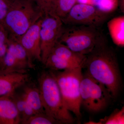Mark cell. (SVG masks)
I'll return each instance as SVG.
<instances>
[{
    "label": "cell",
    "mask_w": 124,
    "mask_h": 124,
    "mask_svg": "<svg viewBox=\"0 0 124 124\" xmlns=\"http://www.w3.org/2000/svg\"><path fill=\"white\" fill-rule=\"evenodd\" d=\"M83 68L106 86L113 98L117 97L122 89V78L115 52L105 38L86 54Z\"/></svg>",
    "instance_id": "6da1fadb"
},
{
    "label": "cell",
    "mask_w": 124,
    "mask_h": 124,
    "mask_svg": "<svg viewBox=\"0 0 124 124\" xmlns=\"http://www.w3.org/2000/svg\"><path fill=\"white\" fill-rule=\"evenodd\" d=\"M39 90L45 112L61 124H71L75 120L64 106L59 87L51 72H44L39 79Z\"/></svg>",
    "instance_id": "7a4b0ae2"
},
{
    "label": "cell",
    "mask_w": 124,
    "mask_h": 124,
    "mask_svg": "<svg viewBox=\"0 0 124 124\" xmlns=\"http://www.w3.org/2000/svg\"><path fill=\"white\" fill-rule=\"evenodd\" d=\"M43 17L31 0H14L2 23L9 37L22 35Z\"/></svg>",
    "instance_id": "3957f363"
},
{
    "label": "cell",
    "mask_w": 124,
    "mask_h": 124,
    "mask_svg": "<svg viewBox=\"0 0 124 124\" xmlns=\"http://www.w3.org/2000/svg\"><path fill=\"white\" fill-rule=\"evenodd\" d=\"M83 67L60 70H51L59 87L64 106L78 119L81 116V82L83 73Z\"/></svg>",
    "instance_id": "277c9868"
},
{
    "label": "cell",
    "mask_w": 124,
    "mask_h": 124,
    "mask_svg": "<svg viewBox=\"0 0 124 124\" xmlns=\"http://www.w3.org/2000/svg\"><path fill=\"white\" fill-rule=\"evenodd\" d=\"M63 27L59 42L72 51L86 55L104 39L99 28L85 25Z\"/></svg>",
    "instance_id": "5b68a950"
},
{
    "label": "cell",
    "mask_w": 124,
    "mask_h": 124,
    "mask_svg": "<svg viewBox=\"0 0 124 124\" xmlns=\"http://www.w3.org/2000/svg\"><path fill=\"white\" fill-rule=\"evenodd\" d=\"M80 90L81 105L90 113L103 110L113 98L104 84L86 72L83 74Z\"/></svg>",
    "instance_id": "8992f818"
},
{
    "label": "cell",
    "mask_w": 124,
    "mask_h": 124,
    "mask_svg": "<svg viewBox=\"0 0 124 124\" xmlns=\"http://www.w3.org/2000/svg\"><path fill=\"white\" fill-rule=\"evenodd\" d=\"M110 15L108 11L80 3L76 4L61 20L63 23L67 26L85 25L99 28Z\"/></svg>",
    "instance_id": "52a82bcc"
},
{
    "label": "cell",
    "mask_w": 124,
    "mask_h": 124,
    "mask_svg": "<svg viewBox=\"0 0 124 124\" xmlns=\"http://www.w3.org/2000/svg\"><path fill=\"white\" fill-rule=\"evenodd\" d=\"M63 24L57 16H46L42 18L40 34L41 62L44 65L54 46L59 42Z\"/></svg>",
    "instance_id": "ba28073f"
},
{
    "label": "cell",
    "mask_w": 124,
    "mask_h": 124,
    "mask_svg": "<svg viewBox=\"0 0 124 124\" xmlns=\"http://www.w3.org/2000/svg\"><path fill=\"white\" fill-rule=\"evenodd\" d=\"M42 18L31 26L22 35L12 38L24 48L29 62L33 66V61H41L40 31Z\"/></svg>",
    "instance_id": "9c48e42d"
},
{
    "label": "cell",
    "mask_w": 124,
    "mask_h": 124,
    "mask_svg": "<svg viewBox=\"0 0 124 124\" xmlns=\"http://www.w3.org/2000/svg\"><path fill=\"white\" fill-rule=\"evenodd\" d=\"M29 77L26 72L0 73V97L13 95L16 90L28 81Z\"/></svg>",
    "instance_id": "30bf717a"
},
{
    "label": "cell",
    "mask_w": 124,
    "mask_h": 124,
    "mask_svg": "<svg viewBox=\"0 0 124 124\" xmlns=\"http://www.w3.org/2000/svg\"><path fill=\"white\" fill-rule=\"evenodd\" d=\"M13 95L0 97V124H21Z\"/></svg>",
    "instance_id": "8fae6325"
},
{
    "label": "cell",
    "mask_w": 124,
    "mask_h": 124,
    "mask_svg": "<svg viewBox=\"0 0 124 124\" xmlns=\"http://www.w3.org/2000/svg\"><path fill=\"white\" fill-rule=\"evenodd\" d=\"M51 53L70 63L76 67H83L86 58V55L72 51L66 46L59 42L54 46Z\"/></svg>",
    "instance_id": "7c38bea8"
},
{
    "label": "cell",
    "mask_w": 124,
    "mask_h": 124,
    "mask_svg": "<svg viewBox=\"0 0 124 124\" xmlns=\"http://www.w3.org/2000/svg\"><path fill=\"white\" fill-rule=\"evenodd\" d=\"M108 32L113 43L117 46H124V16L113 18L107 23Z\"/></svg>",
    "instance_id": "4fadbf2b"
},
{
    "label": "cell",
    "mask_w": 124,
    "mask_h": 124,
    "mask_svg": "<svg viewBox=\"0 0 124 124\" xmlns=\"http://www.w3.org/2000/svg\"><path fill=\"white\" fill-rule=\"evenodd\" d=\"M23 95L27 103L32 108L36 113H45L39 89L28 87L25 89Z\"/></svg>",
    "instance_id": "5bb4252c"
},
{
    "label": "cell",
    "mask_w": 124,
    "mask_h": 124,
    "mask_svg": "<svg viewBox=\"0 0 124 124\" xmlns=\"http://www.w3.org/2000/svg\"><path fill=\"white\" fill-rule=\"evenodd\" d=\"M44 16H57L56 12L58 0H31Z\"/></svg>",
    "instance_id": "9a60e30c"
},
{
    "label": "cell",
    "mask_w": 124,
    "mask_h": 124,
    "mask_svg": "<svg viewBox=\"0 0 124 124\" xmlns=\"http://www.w3.org/2000/svg\"><path fill=\"white\" fill-rule=\"evenodd\" d=\"M9 40L8 33L2 23L0 22V70L4 66V59Z\"/></svg>",
    "instance_id": "2e32d148"
},
{
    "label": "cell",
    "mask_w": 124,
    "mask_h": 124,
    "mask_svg": "<svg viewBox=\"0 0 124 124\" xmlns=\"http://www.w3.org/2000/svg\"><path fill=\"white\" fill-rule=\"evenodd\" d=\"M122 107L120 109L116 108L110 115L101 119L98 124H124V108Z\"/></svg>",
    "instance_id": "e0dca14e"
},
{
    "label": "cell",
    "mask_w": 124,
    "mask_h": 124,
    "mask_svg": "<svg viewBox=\"0 0 124 124\" xmlns=\"http://www.w3.org/2000/svg\"><path fill=\"white\" fill-rule=\"evenodd\" d=\"M23 124H61L45 113H37L23 123Z\"/></svg>",
    "instance_id": "ac0fdd59"
},
{
    "label": "cell",
    "mask_w": 124,
    "mask_h": 124,
    "mask_svg": "<svg viewBox=\"0 0 124 124\" xmlns=\"http://www.w3.org/2000/svg\"><path fill=\"white\" fill-rule=\"evenodd\" d=\"M77 0H58L56 15L60 18L65 17L72 7L76 4Z\"/></svg>",
    "instance_id": "d6986e66"
},
{
    "label": "cell",
    "mask_w": 124,
    "mask_h": 124,
    "mask_svg": "<svg viewBox=\"0 0 124 124\" xmlns=\"http://www.w3.org/2000/svg\"><path fill=\"white\" fill-rule=\"evenodd\" d=\"M14 0H0V22L2 23Z\"/></svg>",
    "instance_id": "ffe728a7"
},
{
    "label": "cell",
    "mask_w": 124,
    "mask_h": 124,
    "mask_svg": "<svg viewBox=\"0 0 124 124\" xmlns=\"http://www.w3.org/2000/svg\"><path fill=\"white\" fill-rule=\"evenodd\" d=\"M14 95V94L13 95V98L15 102L16 105L20 115V119H21V116H22L26 105V101L23 95L20 97H17L16 98H15Z\"/></svg>",
    "instance_id": "44dd1931"
},
{
    "label": "cell",
    "mask_w": 124,
    "mask_h": 124,
    "mask_svg": "<svg viewBox=\"0 0 124 124\" xmlns=\"http://www.w3.org/2000/svg\"><path fill=\"white\" fill-rule=\"evenodd\" d=\"M80 1H82V2H81V3H84V2L86 0H80Z\"/></svg>",
    "instance_id": "7402d4cb"
}]
</instances>
